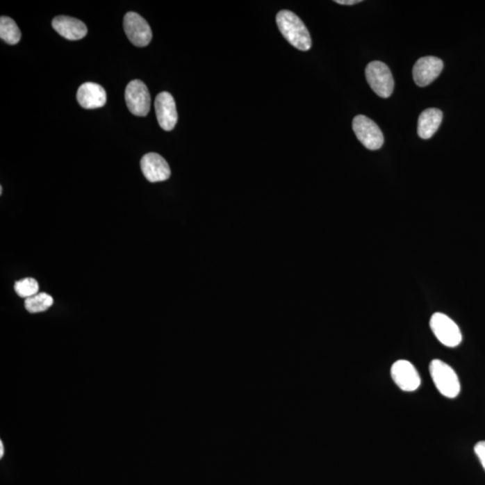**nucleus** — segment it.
<instances>
[{"label":"nucleus","instance_id":"423d86ee","mask_svg":"<svg viewBox=\"0 0 485 485\" xmlns=\"http://www.w3.org/2000/svg\"><path fill=\"white\" fill-rule=\"evenodd\" d=\"M125 101L129 110L134 115L145 117L149 113L151 97L149 89L142 81L129 83L125 89Z\"/></svg>","mask_w":485,"mask_h":485},{"label":"nucleus","instance_id":"2eb2a0df","mask_svg":"<svg viewBox=\"0 0 485 485\" xmlns=\"http://www.w3.org/2000/svg\"><path fill=\"white\" fill-rule=\"evenodd\" d=\"M0 37L8 44L15 45L19 42L21 31L12 18L8 17L0 18Z\"/></svg>","mask_w":485,"mask_h":485},{"label":"nucleus","instance_id":"dca6fc26","mask_svg":"<svg viewBox=\"0 0 485 485\" xmlns=\"http://www.w3.org/2000/svg\"><path fill=\"white\" fill-rule=\"evenodd\" d=\"M54 305V299L47 293H38L29 297L24 302V306L27 311L36 314V313L44 312Z\"/></svg>","mask_w":485,"mask_h":485},{"label":"nucleus","instance_id":"f257e3e1","mask_svg":"<svg viewBox=\"0 0 485 485\" xmlns=\"http://www.w3.org/2000/svg\"><path fill=\"white\" fill-rule=\"evenodd\" d=\"M276 22L281 35L293 47L303 51L310 50L311 36L305 24L296 14L288 10L279 11Z\"/></svg>","mask_w":485,"mask_h":485},{"label":"nucleus","instance_id":"ddd939ff","mask_svg":"<svg viewBox=\"0 0 485 485\" xmlns=\"http://www.w3.org/2000/svg\"><path fill=\"white\" fill-rule=\"evenodd\" d=\"M52 27L60 35L69 41H78L84 38L88 28L82 21L76 18L60 15L52 20Z\"/></svg>","mask_w":485,"mask_h":485},{"label":"nucleus","instance_id":"9b49d317","mask_svg":"<svg viewBox=\"0 0 485 485\" xmlns=\"http://www.w3.org/2000/svg\"><path fill=\"white\" fill-rule=\"evenodd\" d=\"M140 167L144 176L150 183L164 182L171 176L170 165L156 153H149L144 156L141 158Z\"/></svg>","mask_w":485,"mask_h":485},{"label":"nucleus","instance_id":"1a4fd4ad","mask_svg":"<svg viewBox=\"0 0 485 485\" xmlns=\"http://www.w3.org/2000/svg\"><path fill=\"white\" fill-rule=\"evenodd\" d=\"M391 377L399 388L405 392H413L420 385L418 371L410 361H397L391 368Z\"/></svg>","mask_w":485,"mask_h":485},{"label":"nucleus","instance_id":"7ed1b4c3","mask_svg":"<svg viewBox=\"0 0 485 485\" xmlns=\"http://www.w3.org/2000/svg\"><path fill=\"white\" fill-rule=\"evenodd\" d=\"M368 85L371 89L382 98H388L393 94L395 87L394 78L389 67L381 61L368 63L365 69Z\"/></svg>","mask_w":485,"mask_h":485},{"label":"nucleus","instance_id":"9d476101","mask_svg":"<svg viewBox=\"0 0 485 485\" xmlns=\"http://www.w3.org/2000/svg\"><path fill=\"white\" fill-rule=\"evenodd\" d=\"M156 119L164 131H170L176 127L178 121L176 104L173 96L168 92H162L156 97Z\"/></svg>","mask_w":485,"mask_h":485},{"label":"nucleus","instance_id":"39448f33","mask_svg":"<svg viewBox=\"0 0 485 485\" xmlns=\"http://www.w3.org/2000/svg\"><path fill=\"white\" fill-rule=\"evenodd\" d=\"M352 129L356 137L365 147L377 150L383 146L384 136L379 126L367 116L358 115L353 119Z\"/></svg>","mask_w":485,"mask_h":485},{"label":"nucleus","instance_id":"6ab92c4d","mask_svg":"<svg viewBox=\"0 0 485 485\" xmlns=\"http://www.w3.org/2000/svg\"><path fill=\"white\" fill-rule=\"evenodd\" d=\"M337 3V4L340 5H347V6H352V5H355L358 4V3L362 2L361 0H336L334 1Z\"/></svg>","mask_w":485,"mask_h":485},{"label":"nucleus","instance_id":"f8f14e48","mask_svg":"<svg viewBox=\"0 0 485 485\" xmlns=\"http://www.w3.org/2000/svg\"><path fill=\"white\" fill-rule=\"evenodd\" d=\"M76 99L83 108H100L106 104V92L102 85L97 83H84L79 88Z\"/></svg>","mask_w":485,"mask_h":485},{"label":"nucleus","instance_id":"20e7f679","mask_svg":"<svg viewBox=\"0 0 485 485\" xmlns=\"http://www.w3.org/2000/svg\"><path fill=\"white\" fill-rule=\"evenodd\" d=\"M429 327L436 338L445 346L455 348L462 342V334L459 325L447 315L435 313L429 321Z\"/></svg>","mask_w":485,"mask_h":485},{"label":"nucleus","instance_id":"4468645a","mask_svg":"<svg viewBox=\"0 0 485 485\" xmlns=\"http://www.w3.org/2000/svg\"><path fill=\"white\" fill-rule=\"evenodd\" d=\"M443 113L441 110L429 108L420 113L418 120V135L423 140L431 139L441 124Z\"/></svg>","mask_w":485,"mask_h":485},{"label":"nucleus","instance_id":"0eeeda50","mask_svg":"<svg viewBox=\"0 0 485 485\" xmlns=\"http://www.w3.org/2000/svg\"><path fill=\"white\" fill-rule=\"evenodd\" d=\"M124 26L126 35L131 44L137 47H145L152 40V31L149 24L135 12L125 15Z\"/></svg>","mask_w":485,"mask_h":485},{"label":"nucleus","instance_id":"aec40b11","mask_svg":"<svg viewBox=\"0 0 485 485\" xmlns=\"http://www.w3.org/2000/svg\"><path fill=\"white\" fill-rule=\"evenodd\" d=\"M3 447H4V445H3L2 442H0V457H3V455H4V449H3Z\"/></svg>","mask_w":485,"mask_h":485},{"label":"nucleus","instance_id":"f03ea898","mask_svg":"<svg viewBox=\"0 0 485 485\" xmlns=\"http://www.w3.org/2000/svg\"><path fill=\"white\" fill-rule=\"evenodd\" d=\"M429 373L436 388L442 395L455 398L460 393V382L456 371L441 360H434L429 364Z\"/></svg>","mask_w":485,"mask_h":485},{"label":"nucleus","instance_id":"f3484780","mask_svg":"<svg viewBox=\"0 0 485 485\" xmlns=\"http://www.w3.org/2000/svg\"><path fill=\"white\" fill-rule=\"evenodd\" d=\"M15 290L18 296L27 299L39 293V283L35 279L26 278L15 282Z\"/></svg>","mask_w":485,"mask_h":485},{"label":"nucleus","instance_id":"a211bd4d","mask_svg":"<svg viewBox=\"0 0 485 485\" xmlns=\"http://www.w3.org/2000/svg\"><path fill=\"white\" fill-rule=\"evenodd\" d=\"M475 452L485 470V441H480L475 446Z\"/></svg>","mask_w":485,"mask_h":485},{"label":"nucleus","instance_id":"6e6552de","mask_svg":"<svg viewBox=\"0 0 485 485\" xmlns=\"http://www.w3.org/2000/svg\"><path fill=\"white\" fill-rule=\"evenodd\" d=\"M443 67V61L440 58L434 56L420 58L413 66V81L419 87H427L441 75Z\"/></svg>","mask_w":485,"mask_h":485}]
</instances>
